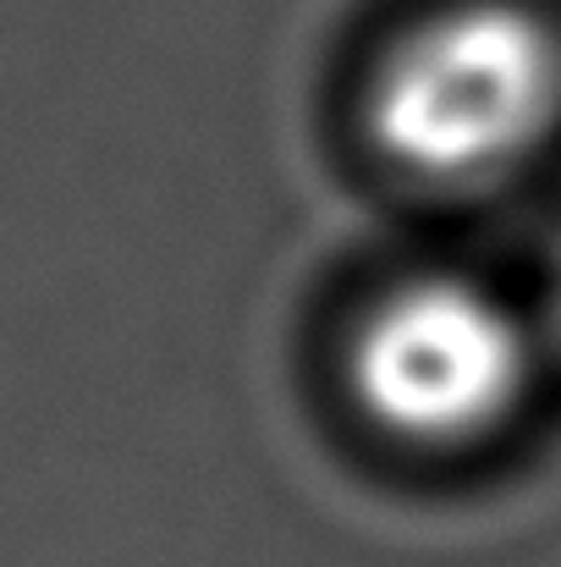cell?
Listing matches in <instances>:
<instances>
[{"label": "cell", "mask_w": 561, "mask_h": 567, "mask_svg": "<svg viewBox=\"0 0 561 567\" xmlns=\"http://www.w3.org/2000/svg\"><path fill=\"white\" fill-rule=\"evenodd\" d=\"M561 122V33L523 0H451L374 66L364 133L385 166L435 188L523 166Z\"/></svg>", "instance_id": "6da1fadb"}, {"label": "cell", "mask_w": 561, "mask_h": 567, "mask_svg": "<svg viewBox=\"0 0 561 567\" xmlns=\"http://www.w3.org/2000/svg\"><path fill=\"white\" fill-rule=\"evenodd\" d=\"M540 337L468 276H418L374 298L347 342L353 408L380 435L451 452L496 435L534 385Z\"/></svg>", "instance_id": "7a4b0ae2"}, {"label": "cell", "mask_w": 561, "mask_h": 567, "mask_svg": "<svg viewBox=\"0 0 561 567\" xmlns=\"http://www.w3.org/2000/svg\"><path fill=\"white\" fill-rule=\"evenodd\" d=\"M540 315H546V342L561 348V259L551 265V281H546V303H540Z\"/></svg>", "instance_id": "3957f363"}]
</instances>
